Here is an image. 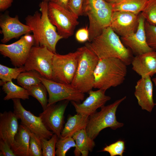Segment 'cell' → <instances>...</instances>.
Listing matches in <instances>:
<instances>
[{
    "mask_svg": "<svg viewBox=\"0 0 156 156\" xmlns=\"http://www.w3.org/2000/svg\"><path fill=\"white\" fill-rule=\"evenodd\" d=\"M49 1L42 0L39 4L41 13L37 11L25 18L26 24L33 28L32 32L36 46L46 47L54 53L57 42L63 38L51 22L48 13Z\"/></svg>",
    "mask_w": 156,
    "mask_h": 156,
    "instance_id": "cell-1",
    "label": "cell"
},
{
    "mask_svg": "<svg viewBox=\"0 0 156 156\" xmlns=\"http://www.w3.org/2000/svg\"><path fill=\"white\" fill-rule=\"evenodd\" d=\"M85 45L91 50L99 59L118 58L127 65L131 64L133 57L130 51L126 48L118 35L109 26L101 33Z\"/></svg>",
    "mask_w": 156,
    "mask_h": 156,
    "instance_id": "cell-2",
    "label": "cell"
},
{
    "mask_svg": "<svg viewBox=\"0 0 156 156\" xmlns=\"http://www.w3.org/2000/svg\"><path fill=\"white\" fill-rule=\"evenodd\" d=\"M127 66L118 58L99 59L94 73L93 88L106 90L120 85L127 74Z\"/></svg>",
    "mask_w": 156,
    "mask_h": 156,
    "instance_id": "cell-3",
    "label": "cell"
},
{
    "mask_svg": "<svg viewBox=\"0 0 156 156\" xmlns=\"http://www.w3.org/2000/svg\"><path fill=\"white\" fill-rule=\"evenodd\" d=\"M112 12L111 5L104 0H84L83 14L89 19V42L109 26Z\"/></svg>",
    "mask_w": 156,
    "mask_h": 156,
    "instance_id": "cell-4",
    "label": "cell"
},
{
    "mask_svg": "<svg viewBox=\"0 0 156 156\" xmlns=\"http://www.w3.org/2000/svg\"><path fill=\"white\" fill-rule=\"evenodd\" d=\"M80 54L75 74L71 84L84 93L93 88L94 73L99 59L85 45L79 48Z\"/></svg>",
    "mask_w": 156,
    "mask_h": 156,
    "instance_id": "cell-5",
    "label": "cell"
},
{
    "mask_svg": "<svg viewBox=\"0 0 156 156\" xmlns=\"http://www.w3.org/2000/svg\"><path fill=\"white\" fill-rule=\"evenodd\" d=\"M126 98V96H125L112 104L104 105L99 112L89 116L86 130L90 138L94 140L100 132L106 128L115 130L124 125L123 123L117 120L116 113L119 105Z\"/></svg>",
    "mask_w": 156,
    "mask_h": 156,
    "instance_id": "cell-6",
    "label": "cell"
},
{
    "mask_svg": "<svg viewBox=\"0 0 156 156\" xmlns=\"http://www.w3.org/2000/svg\"><path fill=\"white\" fill-rule=\"evenodd\" d=\"M80 54L79 48L65 55L55 53L53 60L51 80L71 84L77 70Z\"/></svg>",
    "mask_w": 156,
    "mask_h": 156,
    "instance_id": "cell-7",
    "label": "cell"
},
{
    "mask_svg": "<svg viewBox=\"0 0 156 156\" xmlns=\"http://www.w3.org/2000/svg\"><path fill=\"white\" fill-rule=\"evenodd\" d=\"M48 13L51 22L63 38H67L73 34L79 23L78 18L68 9L49 1Z\"/></svg>",
    "mask_w": 156,
    "mask_h": 156,
    "instance_id": "cell-8",
    "label": "cell"
},
{
    "mask_svg": "<svg viewBox=\"0 0 156 156\" xmlns=\"http://www.w3.org/2000/svg\"><path fill=\"white\" fill-rule=\"evenodd\" d=\"M54 54L46 47L34 45L30 50L23 66L26 71L35 70L44 78L51 79Z\"/></svg>",
    "mask_w": 156,
    "mask_h": 156,
    "instance_id": "cell-9",
    "label": "cell"
},
{
    "mask_svg": "<svg viewBox=\"0 0 156 156\" xmlns=\"http://www.w3.org/2000/svg\"><path fill=\"white\" fill-rule=\"evenodd\" d=\"M40 79L49 94L47 106L61 101L67 100L80 103L84 98V93L68 84L55 82L42 76Z\"/></svg>",
    "mask_w": 156,
    "mask_h": 156,
    "instance_id": "cell-10",
    "label": "cell"
},
{
    "mask_svg": "<svg viewBox=\"0 0 156 156\" xmlns=\"http://www.w3.org/2000/svg\"><path fill=\"white\" fill-rule=\"evenodd\" d=\"M34 44L33 35L28 33L10 44H0V52L4 56L10 58L14 66L17 67L23 66Z\"/></svg>",
    "mask_w": 156,
    "mask_h": 156,
    "instance_id": "cell-11",
    "label": "cell"
},
{
    "mask_svg": "<svg viewBox=\"0 0 156 156\" xmlns=\"http://www.w3.org/2000/svg\"><path fill=\"white\" fill-rule=\"evenodd\" d=\"M69 101L65 100L47 106L39 116L47 129L61 137L64 127V114Z\"/></svg>",
    "mask_w": 156,
    "mask_h": 156,
    "instance_id": "cell-12",
    "label": "cell"
},
{
    "mask_svg": "<svg viewBox=\"0 0 156 156\" xmlns=\"http://www.w3.org/2000/svg\"><path fill=\"white\" fill-rule=\"evenodd\" d=\"M20 99H14L12 100L13 103L14 112L18 119H21V123L40 138L49 139L53 133L47 129L39 116H35L23 107Z\"/></svg>",
    "mask_w": 156,
    "mask_h": 156,
    "instance_id": "cell-13",
    "label": "cell"
},
{
    "mask_svg": "<svg viewBox=\"0 0 156 156\" xmlns=\"http://www.w3.org/2000/svg\"><path fill=\"white\" fill-rule=\"evenodd\" d=\"M139 15L124 11H113L109 26L121 37L133 34L138 25Z\"/></svg>",
    "mask_w": 156,
    "mask_h": 156,
    "instance_id": "cell-14",
    "label": "cell"
},
{
    "mask_svg": "<svg viewBox=\"0 0 156 156\" xmlns=\"http://www.w3.org/2000/svg\"><path fill=\"white\" fill-rule=\"evenodd\" d=\"M1 32L3 35L1 40L5 44L13 38L32 32L33 28L21 23L17 15L14 17L10 16L8 13L1 15L0 18Z\"/></svg>",
    "mask_w": 156,
    "mask_h": 156,
    "instance_id": "cell-15",
    "label": "cell"
},
{
    "mask_svg": "<svg viewBox=\"0 0 156 156\" xmlns=\"http://www.w3.org/2000/svg\"><path fill=\"white\" fill-rule=\"evenodd\" d=\"M106 91L101 89L96 91L91 90L88 92L89 96L82 103L72 101L71 104L77 113L89 116L111 99L110 96L105 94Z\"/></svg>",
    "mask_w": 156,
    "mask_h": 156,
    "instance_id": "cell-16",
    "label": "cell"
},
{
    "mask_svg": "<svg viewBox=\"0 0 156 156\" xmlns=\"http://www.w3.org/2000/svg\"><path fill=\"white\" fill-rule=\"evenodd\" d=\"M145 18L140 14L139 15L137 29L134 33L121 37L123 44L129 47L136 55L153 50L148 45L146 40L144 29Z\"/></svg>",
    "mask_w": 156,
    "mask_h": 156,
    "instance_id": "cell-17",
    "label": "cell"
},
{
    "mask_svg": "<svg viewBox=\"0 0 156 156\" xmlns=\"http://www.w3.org/2000/svg\"><path fill=\"white\" fill-rule=\"evenodd\" d=\"M134 94L142 109L151 112L155 103L153 99V85L151 77H141L137 81Z\"/></svg>",
    "mask_w": 156,
    "mask_h": 156,
    "instance_id": "cell-18",
    "label": "cell"
},
{
    "mask_svg": "<svg viewBox=\"0 0 156 156\" xmlns=\"http://www.w3.org/2000/svg\"><path fill=\"white\" fill-rule=\"evenodd\" d=\"M18 119L14 112L0 113V139L7 142L12 149L19 128Z\"/></svg>",
    "mask_w": 156,
    "mask_h": 156,
    "instance_id": "cell-19",
    "label": "cell"
},
{
    "mask_svg": "<svg viewBox=\"0 0 156 156\" xmlns=\"http://www.w3.org/2000/svg\"><path fill=\"white\" fill-rule=\"evenodd\" d=\"M132 69L141 77H152L156 74V51L154 50L133 57Z\"/></svg>",
    "mask_w": 156,
    "mask_h": 156,
    "instance_id": "cell-20",
    "label": "cell"
},
{
    "mask_svg": "<svg viewBox=\"0 0 156 156\" xmlns=\"http://www.w3.org/2000/svg\"><path fill=\"white\" fill-rule=\"evenodd\" d=\"M31 133L30 131L25 125L21 124L19 125L12 149L17 156H29Z\"/></svg>",
    "mask_w": 156,
    "mask_h": 156,
    "instance_id": "cell-21",
    "label": "cell"
},
{
    "mask_svg": "<svg viewBox=\"0 0 156 156\" xmlns=\"http://www.w3.org/2000/svg\"><path fill=\"white\" fill-rule=\"evenodd\" d=\"M72 137L75 143L74 151L75 156H88L89 152L92 151L95 146L94 140L88 136L86 129L76 133Z\"/></svg>",
    "mask_w": 156,
    "mask_h": 156,
    "instance_id": "cell-22",
    "label": "cell"
},
{
    "mask_svg": "<svg viewBox=\"0 0 156 156\" xmlns=\"http://www.w3.org/2000/svg\"><path fill=\"white\" fill-rule=\"evenodd\" d=\"M89 117L77 113L73 116H69L61 132V137H72L76 133L86 129Z\"/></svg>",
    "mask_w": 156,
    "mask_h": 156,
    "instance_id": "cell-23",
    "label": "cell"
},
{
    "mask_svg": "<svg viewBox=\"0 0 156 156\" xmlns=\"http://www.w3.org/2000/svg\"><path fill=\"white\" fill-rule=\"evenodd\" d=\"M148 0H121L111 4L113 11H124L139 15L146 6Z\"/></svg>",
    "mask_w": 156,
    "mask_h": 156,
    "instance_id": "cell-24",
    "label": "cell"
},
{
    "mask_svg": "<svg viewBox=\"0 0 156 156\" xmlns=\"http://www.w3.org/2000/svg\"><path fill=\"white\" fill-rule=\"evenodd\" d=\"M1 86L3 90L6 94L3 98L4 100L14 99L25 100L29 98L27 90L15 84L12 81L4 83Z\"/></svg>",
    "mask_w": 156,
    "mask_h": 156,
    "instance_id": "cell-25",
    "label": "cell"
},
{
    "mask_svg": "<svg viewBox=\"0 0 156 156\" xmlns=\"http://www.w3.org/2000/svg\"><path fill=\"white\" fill-rule=\"evenodd\" d=\"M41 75L34 70H25L20 74L17 78L18 84L27 90L31 87L41 83Z\"/></svg>",
    "mask_w": 156,
    "mask_h": 156,
    "instance_id": "cell-26",
    "label": "cell"
},
{
    "mask_svg": "<svg viewBox=\"0 0 156 156\" xmlns=\"http://www.w3.org/2000/svg\"><path fill=\"white\" fill-rule=\"evenodd\" d=\"M27 90L29 96L36 99L41 105L43 110H44L48 103L47 91L44 86L41 83L31 87Z\"/></svg>",
    "mask_w": 156,
    "mask_h": 156,
    "instance_id": "cell-27",
    "label": "cell"
},
{
    "mask_svg": "<svg viewBox=\"0 0 156 156\" xmlns=\"http://www.w3.org/2000/svg\"><path fill=\"white\" fill-rule=\"evenodd\" d=\"M25 70L23 66L10 68L0 64V85L4 83L12 81V79H17L20 73Z\"/></svg>",
    "mask_w": 156,
    "mask_h": 156,
    "instance_id": "cell-28",
    "label": "cell"
},
{
    "mask_svg": "<svg viewBox=\"0 0 156 156\" xmlns=\"http://www.w3.org/2000/svg\"><path fill=\"white\" fill-rule=\"evenodd\" d=\"M75 146V142L72 137H61L58 138L56 144L55 155L57 156H65L67 152Z\"/></svg>",
    "mask_w": 156,
    "mask_h": 156,
    "instance_id": "cell-29",
    "label": "cell"
},
{
    "mask_svg": "<svg viewBox=\"0 0 156 156\" xmlns=\"http://www.w3.org/2000/svg\"><path fill=\"white\" fill-rule=\"evenodd\" d=\"M58 138L56 135L53 134L49 139L40 138L43 156H55V148Z\"/></svg>",
    "mask_w": 156,
    "mask_h": 156,
    "instance_id": "cell-30",
    "label": "cell"
},
{
    "mask_svg": "<svg viewBox=\"0 0 156 156\" xmlns=\"http://www.w3.org/2000/svg\"><path fill=\"white\" fill-rule=\"evenodd\" d=\"M141 14L146 21L156 25V0L148 1Z\"/></svg>",
    "mask_w": 156,
    "mask_h": 156,
    "instance_id": "cell-31",
    "label": "cell"
},
{
    "mask_svg": "<svg viewBox=\"0 0 156 156\" xmlns=\"http://www.w3.org/2000/svg\"><path fill=\"white\" fill-rule=\"evenodd\" d=\"M144 29L148 45L156 51V25H152L145 20Z\"/></svg>",
    "mask_w": 156,
    "mask_h": 156,
    "instance_id": "cell-32",
    "label": "cell"
},
{
    "mask_svg": "<svg viewBox=\"0 0 156 156\" xmlns=\"http://www.w3.org/2000/svg\"><path fill=\"white\" fill-rule=\"evenodd\" d=\"M40 138L37 135L31 133L29 142V156H42Z\"/></svg>",
    "mask_w": 156,
    "mask_h": 156,
    "instance_id": "cell-33",
    "label": "cell"
},
{
    "mask_svg": "<svg viewBox=\"0 0 156 156\" xmlns=\"http://www.w3.org/2000/svg\"><path fill=\"white\" fill-rule=\"evenodd\" d=\"M125 149V142L119 140L104 147L101 151L108 153L110 156H122Z\"/></svg>",
    "mask_w": 156,
    "mask_h": 156,
    "instance_id": "cell-34",
    "label": "cell"
},
{
    "mask_svg": "<svg viewBox=\"0 0 156 156\" xmlns=\"http://www.w3.org/2000/svg\"><path fill=\"white\" fill-rule=\"evenodd\" d=\"M84 2V0H69L68 9L78 18L83 14Z\"/></svg>",
    "mask_w": 156,
    "mask_h": 156,
    "instance_id": "cell-35",
    "label": "cell"
},
{
    "mask_svg": "<svg viewBox=\"0 0 156 156\" xmlns=\"http://www.w3.org/2000/svg\"><path fill=\"white\" fill-rule=\"evenodd\" d=\"M0 140V156H17L7 142L2 139Z\"/></svg>",
    "mask_w": 156,
    "mask_h": 156,
    "instance_id": "cell-36",
    "label": "cell"
},
{
    "mask_svg": "<svg viewBox=\"0 0 156 156\" xmlns=\"http://www.w3.org/2000/svg\"><path fill=\"white\" fill-rule=\"evenodd\" d=\"M75 38L76 40L80 42H84L88 40L89 32L88 27L79 29L76 33Z\"/></svg>",
    "mask_w": 156,
    "mask_h": 156,
    "instance_id": "cell-37",
    "label": "cell"
},
{
    "mask_svg": "<svg viewBox=\"0 0 156 156\" xmlns=\"http://www.w3.org/2000/svg\"><path fill=\"white\" fill-rule=\"evenodd\" d=\"M13 0H0V11L6 10L12 5Z\"/></svg>",
    "mask_w": 156,
    "mask_h": 156,
    "instance_id": "cell-38",
    "label": "cell"
},
{
    "mask_svg": "<svg viewBox=\"0 0 156 156\" xmlns=\"http://www.w3.org/2000/svg\"><path fill=\"white\" fill-rule=\"evenodd\" d=\"M69 0H49V1L68 9L67 5Z\"/></svg>",
    "mask_w": 156,
    "mask_h": 156,
    "instance_id": "cell-39",
    "label": "cell"
},
{
    "mask_svg": "<svg viewBox=\"0 0 156 156\" xmlns=\"http://www.w3.org/2000/svg\"><path fill=\"white\" fill-rule=\"evenodd\" d=\"M110 4H114L118 3L121 0H104Z\"/></svg>",
    "mask_w": 156,
    "mask_h": 156,
    "instance_id": "cell-40",
    "label": "cell"
},
{
    "mask_svg": "<svg viewBox=\"0 0 156 156\" xmlns=\"http://www.w3.org/2000/svg\"><path fill=\"white\" fill-rule=\"evenodd\" d=\"M152 80L153 82L154 83L156 88V76L155 77L153 78L152 79Z\"/></svg>",
    "mask_w": 156,
    "mask_h": 156,
    "instance_id": "cell-41",
    "label": "cell"
},
{
    "mask_svg": "<svg viewBox=\"0 0 156 156\" xmlns=\"http://www.w3.org/2000/svg\"><path fill=\"white\" fill-rule=\"evenodd\" d=\"M155 105L156 106V103H155Z\"/></svg>",
    "mask_w": 156,
    "mask_h": 156,
    "instance_id": "cell-42",
    "label": "cell"
},
{
    "mask_svg": "<svg viewBox=\"0 0 156 156\" xmlns=\"http://www.w3.org/2000/svg\"><path fill=\"white\" fill-rule=\"evenodd\" d=\"M46 0L49 1V0Z\"/></svg>",
    "mask_w": 156,
    "mask_h": 156,
    "instance_id": "cell-43",
    "label": "cell"
},
{
    "mask_svg": "<svg viewBox=\"0 0 156 156\" xmlns=\"http://www.w3.org/2000/svg\"><path fill=\"white\" fill-rule=\"evenodd\" d=\"M149 0H148V1H149Z\"/></svg>",
    "mask_w": 156,
    "mask_h": 156,
    "instance_id": "cell-44",
    "label": "cell"
}]
</instances>
